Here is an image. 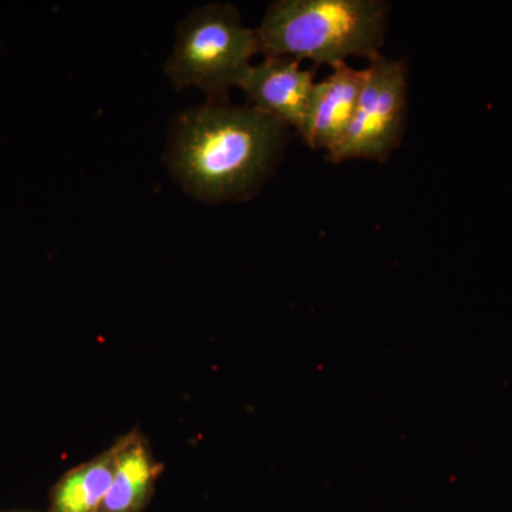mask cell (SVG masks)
Segmentation results:
<instances>
[{"mask_svg":"<svg viewBox=\"0 0 512 512\" xmlns=\"http://www.w3.org/2000/svg\"><path fill=\"white\" fill-rule=\"evenodd\" d=\"M289 127L255 107L208 104L175 120L170 167L195 197H249L271 173Z\"/></svg>","mask_w":512,"mask_h":512,"instance_id":"6da1fadb","label":"cell"},{"mask_svg":"<svg viewBox=\"0 0 512 512\" xmlns=\"http://www.w3.org/2000/svg\"><path fill=\"white\" fill-rule=\"evenodd\" d=\"M389 10L382 0H278L256 30L259 52L330 67L370 62L382 55Z\"/></svg>","mask_w":512,"mask_h":512,"instance_id":"7a4b0ae2","label":"cell"},{"mask_svg":"<svg viewBox=\"0 0 512 512\" xmlns=\"http://www.w3.org/2000/svg\"><path fill=\"white\" fill-rule=\"evenodd\" d=\"M407 79L409 70L404 60L383 55L370 60L352 123L342 143L328 154L329 161L389 160L402 143L406 127Z\"/></svg>","mask_w":512,"mask_h":512,"instance_id":"277c9868","label":"cell"},{"mask_svg":"<svg viewBox=\"0 0 512 512\" xmlns=\"http://www.w3.org/2000/svg\"><path fill=\"white\" fill-rule=\"evenodd\" d=\"M113 450L74 468L56 485L49 512H99L113 478Z\"/></svg>","mask_w":512,"mask_h":512,"instance_id":"ba28073f","label":"cell"},{"mask_svg":"<svg viewBox=\"0 0 512 512\" xmlns=\"http://www.w3.org/2000/svg\"><path fill=\"white\" fill-rule=\"evenodd\" d=\"M256 53V30L242 23L234 6L214 3L194 10L181 23L165 72L177 89L197 86L221 96L238 87Z\"/></svg>","mask_w":512,"mask_h":512,"instance_id":"3957f363","label":"cell"},{"mask_svg":"<svg viewBox=\"0 0 512 512\" xmlns=\"http://www.w3.org/2000/svg\"><path fill=\"white\" fill-rule=\"evenodd\" d=\"M366 69L348 63L332 67V73L315 83L301 134L306 146L332 153L342 143L352 123L365 84Z\"/></svg>","mask_w":512,"mask_h":512,"instance_id":"8992f818","label":"cell"},{"mask_svg":"<svg viewBox=\"0 0 512 512\" xmlns=\"http://www.w3.org/2000/svg\"><path fill=\"white\" fill-rule=\"evenodd\" d=\"M113 454V478L99 512H140L156 484L157 463L136 434L121 440Z\"/></svg>","mask_w":512,"mask_h":512,"instance_id":"52a82bcc","label":"cell"},{"mask_svg":"<svg viewBox=\"0 0 512 512\" xmlns=\"http://www.w3.org/2000/svg\"><path fill=\"white\" fill-rule=\"evenodd\" d=\"M238 87L249 106L299 131L308 114L315 74L302 69L299 60L268 56L261 64H251Z\"/></svg>","mask_w":512,"mask_h":512,"instance_id":"5b68a950","label":"cell"}]
</instances>
